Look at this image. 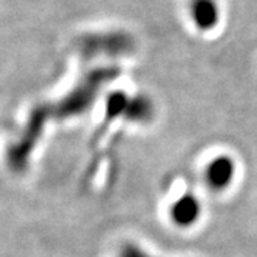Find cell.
<instances>
[{"mask_svg":"<svg viewBox=\"0 0 257 257\" xmlns=\"http://www.w3.org/2000/svg\"><path fill=\"white\" fill-rule=\"evenodd\" d=\"M190 13L193 22L200 30H211L220 18V9L216 0H192Z\"/></svg>","mask_w":257,"mask_h":257,"instance_id":"obj_2","label":"cell"},{"mask_svg":"<svg viewBox=\"0 0 257 257\" xmlns=\"http://www.w3.org/2000/svg\"><path fill=\"white\" fill-rule=\"evenodd\" d=\"M172 219L175 224L179 226H190L200 214V204L193 196H183L172 206Z\"/></svg>","mask_w":257,"mask_h":257,"instance_id":"obj_3","label":"cell"},{"mask_svg":"<svg viewBox=\"0 0 257 257\" xmlns=\"http://www.w3.org/2000/svg\"><path fill=\"white\" fill-rule=\"evenodd\" d=\"M234 175V165L227 156L216 157L206 167V182L213 190H223L229 186Z\"/></svg>","mask_w":257,"mask_h":257,"instance_id":"obj_1","label":"cell"},{"mask_svg":"<svg viewBox=\"0 0 257 257\" xmlns=\"http://www.w3.org/2000/svg\"><path fill=\"white\" fill-rule=\"evenodd\" d=\"M121 257H152L146 254L143 250H140V248L136 246V244H127L124 250H123V253H121Z\"/></svg>","mask_w":257,"mask_h":257,"instance_id":"obj_4","label":"cell"}]
</instances>
